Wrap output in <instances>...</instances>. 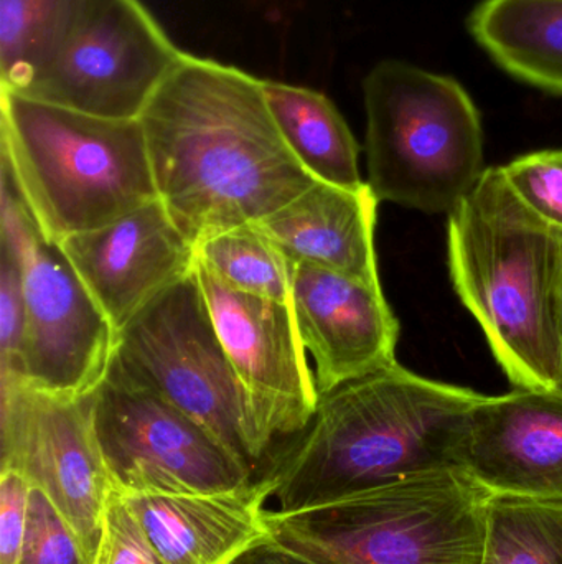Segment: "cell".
Returning <instances> with one entry per match:
<instances>
[{"label": "cell", "instance_id": "6da1fadb", "mask_svg": "<svg viewBox=\"0 0 562 564\" xmlns=\"http://www.w3.org/2000/svg\"><path fill=\"white\" fill-rule=\"evenodd\" d=\"M139 121L158 200L195 247L319 182L287 148L264 79L236 66L184 52Z\"/></svg>", "mask_w": 562, "mask_h": 564}, {"label": "cell", "instance_id": "7a4b0ae2", "mask_svg": "<svg viewBox=\"0 0 562 564\" xmlns=\"http://www.w3.org/2000/svg\"><path fill=\"white\" fill-rule=\"evenodd\" d=\"M484 394L401 365L320 397L309 426L261 470L274 510L294 512L444 469H464L469 420Z\"/></svg>", "mask_w": 562, "mask_h": 564}, {"label": "cell", "instance_id": "3957f363", "mask_svg": "<svg viewBox=\"0 0 562 564\" xmlns=\"http://www.w3.org/2000/svg\"><path fill=\"white\" fill-rule=\"evenodd\" d=\"M448 260L459 299L511 384L557 390L562 231L515 195L502 167L487 169L449 214Z\"/></svg>", "mask_w": 562, "mask_h": 564}, {"label": "cell", "instance_id": "277c9868", "mask_svg": "<svg viewBox=\"0 0 562 564\" xmlns=\"http://www.w3.org/2000/svg\"><path fill=\"white\" fill-rule=\"evenodd\" d=\"M0 167L52 243L155 200L139 119H108L3 91Z\"/></svg>", "mask_w": 562, "mask_h": 564}, {"label": "cell", "instance_id": "5b68a950", "mask_svg": "<svg viewBox=\"0 0 562 564\" xmlns=\"http://www.w3.org/2000/svg\"><path fill=\"white\" fill-rule=\"evenodd\" d=\"M492 494L434 470L309 509L267 510L271 539L319 564H482Z\"/></svg>", "mask_w": 562, "mask_h": 564}, {"label": "cell", "instance_id": "8992f818", "mask_svg": "<svg viewBox=\"0 0 562 564\" xmlns=\"http://www.w3.org/2000/svg\"><path fill=\"white\" fill-rule=\"evenodd\" d=\"M366 162L376 200L452 214L484 169L481 115L461 83L398 59L363 82Z\"/></svg>", "mask_w": 562, "mask_h": 564}, {"label": "cell", "instance_id": "52a82bcc", "mask_svg": "<svg viewBox=\"0 0 562 564\" xmlns=\"http://www.w3.org/2000/svg\"><path fill=\"white\" fill-rule=\"evenodd\" d=\"M112 360L213 434L260 477L276 444L264 430L195 274L148 302L115 334Z\"/></svg>", "mask_w": 562, "mask_h": 564}, {"label": "cell", "instance_id": "ba28073f", "mask_svg": "<svg viewBox=\"0 0 562 564\" xmlns=\"http://www.w3.org/2000/svg\"><path fill=\"white\" fill-rule=\"evenodd\" d=\"M0 240L22 264L25 322L19 380L53 394L92 393L111 364L115 330L62 248L43 237L3 167Z\"/></svg>", "mask_w": 562, "mask_h": 564}, {"label": "cell", "instance_id": "9c48e42d", "mask_svg": "<svg viewBox=\"0 0 562 564\" xmlns=\"http://www.w3.org/2000/svg\"><path fill=\"white\" fill-rule=\"evenodd\" d=\"M92 423L121 496L231 492L256 480L213 434L135 383L112 358L92 391Z\"/></svg>", "mask_w": 562, "mask_h": 564}, {"label": "cell", "instance_id": "30bf717a", "mask_svg": "<svg viewBox=\"0 0 562 564\" xmlns=\"http://www.w3.org/2000/svg\"><path fill=\"white\" fill-rule=\"evenodd\" d=\"M178 48L141 0H91L46 68L16 95L108 119H139Z\"/></svg>", "mask_w": 562, "mask_h": 564}, {"label": "cell", "instance_id": "8fae6325", "mask_svg": "<svg viewBox=\"0 0 562 564\" xmlns=\"http://www.w3.org/2000/svg\"><path fill=\"white\" fill-rule=\"evenodd\" d=\"M2 466L40 490L91 562L114 492L92 423V393L66 397L16 381L0 388Z\"/></svg>", "mask_w": 562, "mask_h": 564}, {"label": "cell", "instance_id": "7c38bea8", "mask_svg": "<svg viewBox=\"0 0 562 564\" xmlns=\"http://www.w3.org/2000/svg\"><path fill=\"white\" fill-rule=\"evenodd\" d=\"M194 274L218 337L277 449L309 426L320 401L290 302L236 291L198 260Z\"/></svg>", "mask_w": 562, "mask_h": 564}, {"label": "cell", "instance_id": "4fadbf2b", "mask_svg": "<svg viewBox=\"0 0 562 564\" xmlns=\"http://www.w3.org/2000/svg\"><path fill=\"white\" fill-rule=\"evenodd\" d=\"M115 334L161 292L194 273L197 248L158 198L58 243Z\"/></svg>", "mask_w": 562, "mask_h": 564}, {"label": "cell", "instance_id": "5bb4252c", "mask_svg": "<svg viewBox=\"0 0 562 564\" xmlns=\"http://www.w3.org/2000/svg\"><path fill=\"white\" fill-rule=\"evenodd\" d=\"M290 307L300 340L316 361L320 397L398 364L399 322L382 284L294 263Z\"/></svg>", "mask_w": 562, "mask_h": 564}, {"label": "cell", "instance_id": "9a60e30c", "mask_svg": "<svg viewBox=\"0 0 562 564\" xmlns=\"http://www.w3.org/2000/svg\"><path fill=\"white\" fill-rule=\"evenodd\" d=\"M462 467L492 496L562 506V393L515 388L469 420Z\"/></svg>", "mask_w": 562, "mask_h": 564}, {"label": "cell", "instance_id": "2e32d148", "mask_svg": "<svg viewBox=\"0 0 562 564\" xmlns=\"http://www.w3.org/2000/svg\"><path fill=\"white\" fill-rule=\"evenodd\" d=\"M121 497L164 564H231L271 539L260 480L231 492Z\"/></svg>", "mask_w": 562, "mask_h": 564}, {"label": "cell", "instance_id": "e0dca14e", "mask_svg": "<svg viewBox=\"0 0 562 564\" xmlns=\"http://www.w3.org/2000/svg\"><path fill=\"white\" fill-rule=\"evenodd\" d=\"M378 204L368 184L343 188L316 182L254 225L294 263L379 284L375 251Z\"/></svg>", "mask_w": 562, "mask_h": 564}, {"label": "cell", "instance_id": "ac0fdd59", "mask_svg": "<svg viewBox=\"0 0 562 564\" xmlns=\"http://www.w3.org/2000/svg\"><path fill=\"white\" fill-rule=\"evenodd\" d=\"M469 29L505 72L562 95V0H482Z\"/></svg>", "mask_w": 562, "mask_h": 564}, {"label": "cell", "instance_id": "d6986e66", "mask_svg": "<svg viewBox=\"0 0 562 564\" xmlns=\"http://www.w3.org/2000/svg\"><path fill=\"white\" fill-rule=\"evenodd\" d=\"M271 115L302 167L316 181L362 188L360 145L337 106L306 86L264 79Z\"/></svg>", "mask_w": 562, "mask_h": 564}, {"label": "cell", "instance_id": "ffe728a7", "mask_svg": "<svg viewBox=\"0 0 562 564\" xmlns=\"http://www.w3.org/2000/svg\"><path fill=\"white\" fill-rule=\"evenodd\" d=\"M91 0H0V82L23 93L46 68Z\"/></svg>", "mask_w": 562, "mask_h": 564}, {"label": "cell", "instance_id": "44dd1931", "mask_svg": "<svg viewBox=\"0 0 562 564\" xmlns=\"http://www.w3.org/2000/svg\"><path fill=\"white\" fill-rule=\"evenodd\" d=\"M197 260L236 291L290 302L294 263L254 224L211 235L197 245Z\"/></svg>", "mask_w": 562, "mask_h": 564}, {"label": "cell", "instance_id": "7402d4cb", "mask_svg": "<svg viewBox=\"0 0 562 564\" xmlns=\"http://www.w3.org/2000/svg\"><path fill=\"white\" fill-rule=\"evenodd\" d=\"M482 564H562V506L492 496Z\"/></svg>", "mask_w": 562, "mask_h": 564}, {"label": "cell", "instance_id": "603a6c76", "mask_svg": "<svg viewBox=\"0 0 562 564\" xmlns=\"http://www.w3.org/2000/svg\"><path fill=\"white\" fill-rule=\"evenodd\" d=\"M502 172L533 214L562 231V149L521 155Z\"/></svg>", "mask_w": 562, "mask_h": 564}, {"label": "cell", "instance_id": "cb8c5ba5", "mask_svg": "<svg viewBox=\"0 0 562 564\" xmlns=\"http://www.w3.org/2000/svg\"><path fill=\"white\" fill-rule=\"evenodd\" d=\"M19 564H89L69 523L36 489L30 497L29 525Z\"/></svg>", "mask_w": 562, "mask_h": 564}, {"label": "cell", "instance_id": "d4e9b609", "mask_svg": "<svg viewBox=\"0 0 562 564\" xmlns=\"http://www.w3.org/2000/svg\"><path fill=\"white\" fill-rule=\"evenodd\" d=\"M25 301L19 254L0 240V388L19 380Z\"/></svg>", "mask_w": 562, "mask_h": 564}, {"label": "cell", "instance_id": "484cf974", "mask_svg": "<svg viewBox=\"0 0 562 564\" xmlns=\"http://www.w3.org/2000/svg\"><path fill=\"white\" fill-rule=\"evenodd\" d=\"M89 564H164L118 492L109 497L98 545Z\"/></svg>", "mask_w": 562, "mask_h": 564}, {"label": "cell", "instance_id": "4316f807", "mask_svg": "<svg viewBox=\"0 0 562 564\" xmlns=\"http://www.w3.org/2000/svg\"><path fill=\"white\" fill-rule=\"evenodd\" d=\"M32 490V484L19 470L0 469V564H19Z\"/></svg>", "mask_w": 562, "mask_h": 564}, {"label": "cell", "instance_id": "83f0119b", "mask_svg": "<svg viewBox=\"0 0 562 564\" xmlns=\"http://www.w3.org/2000/svg\"><path fill=\"white\" fill-rule=\"evenodd\" d=\"M231 564H319L293 550L286 549L273 539L257 543Z\"/></svg>", "mask_w": 562, "mask_h": 564}, {"label": "cell", "instance_id": "f1b7e54d", "mask_svg": "<svg viewBox=\"0 0 562 564\" xmlns=\"http://www.w3.org/2000/svg\"><path fill=\"white\" fill-rule=\"evenodd\" d=\"M558 391L562 393V317H561V355H560V378H558Z\"/></svg>", "mask_w": 562, "mask_h": 564}]
</instances>
